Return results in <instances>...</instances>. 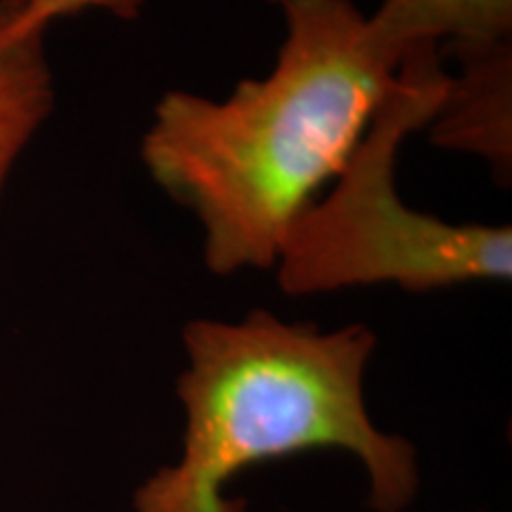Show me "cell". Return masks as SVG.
<instances>
[{
    "mask_svg": "<svg viewBox=\"0 0 512 512\" xmlns=\"http://www.w3.org/2000/svg\"><path fill=\"white\" fill-rule=\"evenodd\" d=\"M278 3L287 34L271 74L240 81L226 100L164 93L140 145L152 181L200 221L214 275L275 266L399 69L351 0Z\"/></svg>",
    "mask_w": 512,
    "mask_h": 512,
    "instance_id": "obj_1",
    "label": "cell"
},
{
    "mask_svg": "<svg viewBox=\"0 0 512 512\" xmlns=\"http://www.w3.org/2000/svg\"><path fill=\"white\" fill-rule=\"evenodd\" d=\"M377 344L368 325L332 332L256 309L238 323L197 318L183 328L188 368L176 392L185 408L183 458L136 491V512H245L226 484L247 467L344 448L366 465L368 505L401 512L418 491L411 441L370 422L363 375Z\"/></svg>",
    "mask_w": 512,
    "mask_h": 512,
    "instance_id": "obj_2",
    "label": "cell"
},
{
    "mask_svg": "<svg viewBox=\"0 0 512 512\" xmlns=\"http://www.w3.org/2000/svg\"><path fill=\"white\" fill-rule=\"evenodd\" d=\"M446 86L439 48L422 46L403 57L332 190L287 230L273 266L285 294L387 283L432 292L510 280V226L448 223L411 209L396 190L399 147L437 117Z\"/></svg>",
    "mask_w": 512,
    "mask_h": 512,
    "instance_id": "obj_3",
    "label": "cell"
},
{
    "mask_svg": "<svg viewBox=\"0 0 512 512\" xmlns=\"http://www.w3.org/2000/svg\"><path fill=\"white\" fill-rule=\"evenodd\" d=\"M446 95L430 121L432 140L446 150L470 152L491 166L498 181L512 171V48L456 60Z\"/></svg>",
    "mask_w": 512,
    "mask_h": 512,
    "instance_id": "obj_4",
    "label": "cell"
},
{
    "mask_svg": "<svg viewBox=\"0 0 512 512\" xmlns=\"http://www.w3.org/2000/svg\"><path fill=\"white\" fill-rule=\"evenodd\" d=\"M368 34L399 64L422 46L444 60L491 53L512 48V0H382Z\"/></svg>",
    "mask_w": 512,
    "mask_h": 512,
    "instance_id": "obj_5",
    "label": "cell"
},
{
    "mask_svg": "<svg viewBox=\"0 0 512 512\" xmlns=\"http://www.w3.org/2000/svg\"><path fill=\"white\" fill-rule=\"evenodd\" d=\"M19 0H0V195L55 107L46 34H17Z\"/></svg>",
    "mask_w": 512,
    "mask_h": 512,
    "instance_id": "obj_6",
    "label": "cell"
},
{
    "mask_svg": "<svg viewBox=\"0 0 512 512\" xmlns=\"http://www.w3.org/2000/svg\"><path fill=\"white\" fill-rule=\"evenodd\" d=\"M143 5L145 0H19L15 31L17 34H36V31L48 34L55 22L88 10L110 12L117 19H136Z\"/></svg>",
    "mask_w": 512,
    "mask_h": 512,
    "instance_id": "obj_7",
    "label": "cell"
}]
</instances>
